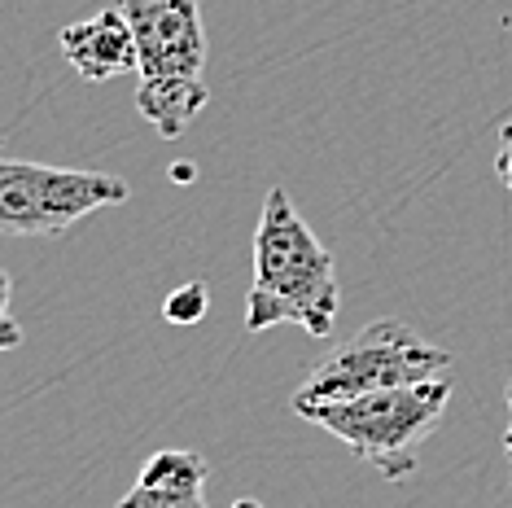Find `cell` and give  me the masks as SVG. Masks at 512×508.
Returning <instances> with one entry per match:
<instances>
[{
    "label": "cell",
    "mask_w": 512,
    "mask_h": 508,
    "mask_svg": "<svg viewBox=\"0 0 512 508\" xmlns=\"http://www.w3.org/2000/svg\"><path fill=\"white\" fill-rule=\"evenodd\" d=\"M337 263L311 224L298 215L285 189H267L263 215L254 228V281L246 298V329L267 333L294 325L311 338H329L337 329Z\"/></svg>",
    "instance_id": "cell-1"
},
{
    "label": "cell",
    "mask_w": 512,
    "mask_h": 508,
    "mask_svg": "<svg viewBox=\"0 0 512 508\" xmlns=\"http://www.w3.org/2000/svg\"><path fill=\"white\" fill-rule=\"evenodd\" d=\"M136 36V114L162 141H176L206 110L202 0H119Z\"/></svg>",
    "instance_id": "cell-2"
},
{
    "label": "cell",
    "mask_w": 512,
    "mask_h": 508,
    "mask_svg": "<svg viewBox=\"0 0 512 508\" xmlns=\"http://www.w3.org/2000/svg\"><path fill=\"white\" fill-rule=\"evenodd\" d=\"M447 403H451V381L434 377V381H412V386L368 390V395H355V399L311 403L298 417L316 421L324 434L346 443L386 482H403L416 473L421 447L442 421Z\"/></svg>",
    "instance_id": "cell-3"
},
{
    "label": "cell",
    "mask_w": 512,
    "mask_h": 508,
    "mask_svg": "<svg viewBox=\"0 0 512 508\" xmlns=\"http://www.w3.org/2000/svg\"><path fill=\"white\" fill-rule=\"evenodd\" d=\"M447 368H451V351L425 342L412 325H403V320H372V325L359 329L351 342H342L316 373L302 381L294 395V412L311 408V403L355 399L386 386L434 381Z\"/></svg>",
    "instance_id": "cell-4"
},
{
    "label": "cell",
    "mask_w": 512,
    "mask_h": 508,
    "mask_svg": "<svg viewBox=\"0 0 512 508\" xmlns=\"http://www.w3.org/2000/svg\"><path fill=\"white\" fill-rule=\"evenodd\" d=\"M127 180L106 171H71L0 158V233L57 237L101 206L127 202Z\"/></svg>",
    "instance_id": "cell-5"
},
{
    "label": "cell",
    "mask_w": 512,
    "mask_h": 508,
    "mask_svg": "<svg viewBox=\"0 0 512 508\" xmlns=\"http://www.w3.org/2000/svg\"><path fill=\"white\" fill-rule=\"evenodd\" d=\"M57 44H62L66 66H71L79 79H88V84L136 75V36H132V22H127L119 5L92 9L88 18L66 22Z\"/></svg>",
    "instance_id": "cell-6"
},
{
    "label": "cell",
    "mask_w": 512,
    "mask_h": 508,
    "mask_svg": "<svg viewBox=\"0 0 512 508\" xmlns=\"http://www.w3.org/2000/svg\"><path fill=\"white\" fill-rule=\"evenodd\" d=\"M206 460L184 447H167L145 460L136 487L119 508H206Z\"/></svg>",
    "instance_id": "cell-7"
},
{
    "label": "cell",
    "mask_w": 512,
    "mask_h": 508,
    "mask_svg": "<svg viewBox=\"0 0 512 508\" xmlns=\"http://www.w3.org/2000/svg\"><path fill=\"white\" fill-rule=\"evenodd\" d=\"M206 307H211V290H206V281H189V285H180L167 303H162V316H167L171 325L189 329V325H197V320L206 316Z\"/></svg>",
    "instance_id": "cell-8"
},
{
    "label": "cell",
    "mask_w": 512,
    "mask_h": 508,
    "mask_svg": "<svg viewBox=\"0 0 512 508\" xmlns=\"http://www.w3.org/2000/svg\"><path fill=\"white\" fill-rule=\"evenodd\" d=\"M9 303H14V281H9V272L0 268V351H18L22 346V329H18Z\"/></svg>",
    "instance_id": "cell-9"
},
{
    "label": "cell",
    "mask_w": 512,
    "mask_h": 508,
    "mask_svg": "<svg viewBox=\"0 0 512 508\" xmlns=\"http://www.w3.org/2000/svg\"><path fill=\"white\" fill-rule=\"evenodd\" d=\"M495 171H499V180H504V189H508V198H512V114H508V123L499 127V154H495Z\"/></svg>",
    "instance_id": "cell-10"
},
{
    "label": "cell",
    "mask_w": 512,
    "mask_h": 508,
    "mask_svg": "<svg viewBox=\"0 0 512 508\" xmlns=\"http://www.w3.org/2000/svg\"><path fill=\"white\" fill-rule=\"evenodd\" d=\"M504 447H512V381H508V438H504Z\"/></svg>",
    "instance_id": "cell-11"
},
{
    "label": "cell",
    "mask_w": 512,
    "mask_h": 508,
    "mask_svg": "<svg viewBox=\"0 0 512 508\" xmlns=\"http://www.w3.org/2000/svg\"><path fill=\"white\" fill-rule=\"evenodd\" d=\"M232 508H259V500H237Z\"/></svg>",
    "instance_id": "cell-12"
},
{
    "label": "cell",
    "mask_w": 512,
    "mask_h": 508,
    "mask_svg": "<svg viewBox=\"0 0 512 508\" xmlns=\"http://www.w3.org/2000/svg\"><path fill=\"white\" fill-rule=\"evenodd\" d=\"M508 460H512V447H508Z\"/></svg>",
    "instance_id": "cell-13"
},
{
    "label": "cell",
    "mask_w": 512,
    "mask_h": 508,
    "mask_svg": "<svg viewBox=\"0 0 512 508\" xmlns=\"http://www.w3.org/2000/svg\"><path fill=\"white\" fill-rule=\"evenodd\" d=\"M0 145H5V141H0Z\"/></svg>",
    "instance_id": "cell-14"
}]
</instances>
